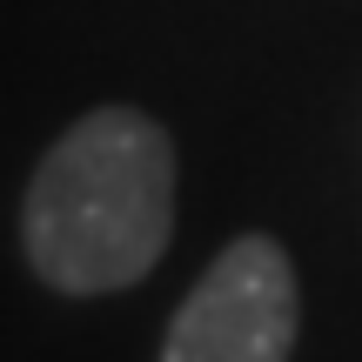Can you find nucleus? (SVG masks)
Listing matches in <instances>:
<instances>
[{
	"instance_id": "nucleus-2",
	"label": "nucleus",
	"mask_w": 362,
	"mask_h": 362,
	"mask_svg": "<svg viewBox=\"0 0 362 362\" xmlns=\"http://www.w3.org/2000/svg\"><path fill=\"white\" fill-rule=\"evenodd\" d=\"M302 336L296 262L275 235H235L202 269L194 296L175 309L161 356L168 362H282Z\"/></svg>"
},
{
	"instance_id": "nucleus-1",
	"label": "nucleus",
	"mask_w": 362,
	"mask_h": 362,
	"mask_svg": "<svg viewBox=\"0 0 362 362\" xmlns=\"http://www.w3.org/2000/svg\"><path fill=\"white\" fill-rule=\"evenodd\" d=\"M27 262L61 296H115L175 242V141L141 107H94L40 155L21 202Z\"/></svg>"
}]
</instances>
